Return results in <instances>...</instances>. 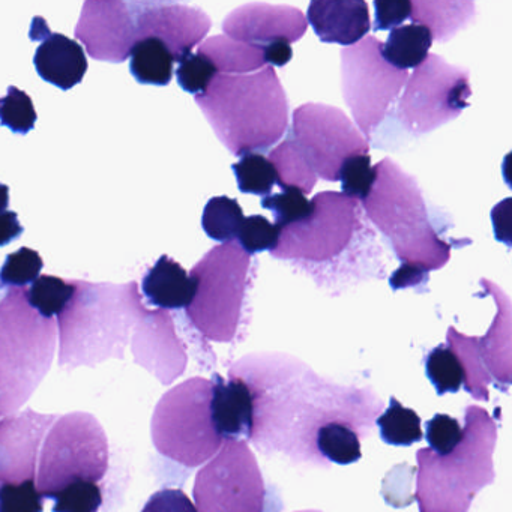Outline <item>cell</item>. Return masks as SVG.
Listing matches in <instances>:
<instances>
[{
    "instance_id": "603a6c76",
    "label": "cell",
    "mask_w": 512,
    "mask_h": 512,
    "mask_svg": "<svg viewBox=\"0 0 512 512\" xmlns=\"http://www.w3.org/2000/svg\"><path fill=\"white\" fill-rule=\"evenodd\" d=\"M197 283L172 257L161 256L146 271L142 280V293L146 302L157 310H182L196 295Z\"/></svg>"
},
{
    "instance_id": "bcb514c9",
    "label": "cell",
    "mask_w": 512,
    "mask_h": 512,
    "mask_svg": "<svg viewBox=\"0 0 512 512\" xmlns=\"http://www.w3.org/2000/svg\"><path fill=\"white\" fill-rule=\"evenodd\" d=\"M142 512H199L190 497L182 490L164 488L152 494Z\"/></svg>"
},
{
    "instance_id": "d6a6232c",
    "label": "cell",
    "mask_w": 512,
    "mask_h": 512,
    "mask_svg": "<svg viewBox=\"0 0 512 512\" xmlns=\"http://www.w3.org/2000/svg\"><path fill=\"white\" fill-rule=\"evenodd\" d=\"M76 292L74 280H62L55 275H40L26 289L28 304L46 319H55L70 304Z\"/></svg>"
},
{
    "instance_id": "8992f818",
    "label": "cell",
    "mask_w": 512,
    "mask_h": 512,
    "mask_svg": "<svg viewBox=\"0 0 512 512\" xmlns=\"http://www.w3.org/2000/svg\"><path fill=\"white\" fill-rule=\"evenodd\" d=\"M197 289L185 316L206 340L233 343L244 338L250 323L248 295L256 263L238 242L211 248L190 272Z\"/></svg>"
},
{
    "instance_id": "8d00e7d4",
    "label": "cell",
    "mask_w": 512,
    "mask_h": 512,
    "mask_svg": "<svg viewBox=\"0 0 512 512\" xmlns=\"http://www.w3.org/2000/svg\"><path fill=\"white\" fill-rule=\"evenodd\" d=\"M262 206L271 211L278 229L307 220L313 212V203L298 188H286L278 194L263 197Z\"/></svg>"
},
{
    "instance_id": "f6af8a7d",
    "label": "cell",
    "mask_w": 512,
    "mask_h": 512,
    "mask_svg": "<svg viewBox=\"0 0 512 512\" xmlns=\"http://www.w3.org/2000/svg\"><path fill=\"white\" fill-rule=\"evenodd\" d=\"M374 31H392L400 28L412 14V2L409 0H376L374 2Z\"/></svg>"
},
{
    "instance_id": "484cf974",
    "label": "cell",
    "mask_w": 512,
    "mask_h": 512,
    "mask_svg": "<svg viewBox=\"0 0 512 512\" xmlns=\"http://www.w3.org/2000/svg\"><path fill=\"white\" fill-rule=\"evenodd\" d=\"M433 37L421 25H403L392 29L388 40L382 46V56L397 70L407 71L424 64L430 55Z\"/></svg>"
},
{
    "instance_id": "277c9868",
    "label": "cell",
    "mask_w": 512,
    "mask_h": 512,
    "mask_svg": "<svg viewBox=\"0 0 512 512\" xmlns=\"http://www.w3.org/2000/svg\"><path fill=\"white\" fill-rule=\"evenodd\" d=\"M374 170L373 188L361 202L365 218L388 239L401 265L439 271L451 259L452 244L431 223L418 182L389 158Z\"/></svg>"
},
{
    "instance_id": "4316f807",
    "label": "cell",
    "mask_w": 512,
    "mask_h": 512,
    "mask_svg": "<svg viewBox=\"0 0 512 512\" xmlns=\"http://www.w3.org/2000/svg\"><path fill=\"white\" fill-rule=\"evenodd\" d=\"M130 71L140 85L167 86L173 79L175 56L164 41L145 38L131 50Z\"/></svg>"
},
{
    "instance_id": "f35d334b",
    "label": "cell",
    "mask_w": 512,
    "mask_h": 512,
    "mask_svg": "<svg viewBox=\"0 0 512 512\" xmlns=\"http://www.w3.org/2000/svg\"><path fill=\"white\" fill-rule=\"evenodd\" d=\"M53 512H98L103 505V490L97 482L76 481L52 497Z\"/></svg>"
},
{
    "instance_id": "9a60e30c",
    "label": "cell",
    "mask_w": 512,
    "mask_h": 512,
    "mask_svg": "<svg viewBox=\"0 0 512 512\" xmlns=\"http://www.w3.org/2000/svg\"><path fill=\"white\" fill-rule=\"evenodd\" d=\"M136 5L139 41L145 38L164 41L178 64L211 31V19L200 8L175 2H136Z\"/></svg>"
},
{
    "instance_id": "e575fe53",
    "label": "cell",
    "mask_w": 512,
    "mask_h": 512,
    "mask_svg": "<svg viewBox=\"0 0 512 512\" xmlns=\"http://www.w3.org/2000/svg\"><path fill=\"white\" fill-rule=\"evenodd\" d=\"M239 190L244 194L266 197L277 185V172L266 155L245 154L232 166Z\"/></svg>"
},
{
    "instance_id": "c3c4849f",
    "label": "cell",
    "mask_w": 512,
    "mask_h": 512,
    "mask_svg": "<svg viewBox=\"0 0 512 512\" xmlns=\"http://www.w3.org/2000/svg\"><path fill=\"white\" fill-rule=\"evenodd\" d=\"M427 281L428 272L409 265H401L389 278V284L394 290L413 289V287L424 286Z\"/></svg>"
},
{
    "instance_id": "836d02e7",
    "label": "cell",
    "mask_w": 512,
    "mask_h": 512,
    "mask_svg": "<svg viewBox=\"0 0 512 512\" xmlns=\"http://www.w3.org/2000/svg\"><path fill=\"white\" fill-rule=\"evenodd\" d=\"M425 374L439 395L455 394L464 382L460 359L446 344L434 347L425 356Z\"/></svg>"
},
{
    "instance_id": "cb8c5ba5",
    "label": "cell",
    "mask_w": 512,
    "mask_h": 512,
    "mask_svg": "<svg viewBox=\"0 0 512 512\" xmlns=\"http://www.w3.org/2000/svg\"><path fill=\"white\" fill-rule=\"evenodd\" d=\"M197 53L205 55L217 68L218 74L239 76V74L257 73L268 67L265 47L241 43L226 35H215L203 41Z\"/></svg>"
},
{
    "instance_id": "ab89813d",
    "label": "cell",
    "mask_w": 512,
    "mask_h": 512,
    "mask_svg": "<svg viewBox=\"0 0 512 512\" xmlns=\"http://www.w3.org/2000/svg\"><path fill=\"white\" fill-rule=\"evenodd\" d=\"M376 179V170L371 166V157L368 154L353 155L344 161L340 170L341 190L344 196L350 199H367Z\"/></svg>"
},
{
    "instance_id": "4dcf8cb0",
    "label": "cell",
    "mask_w": 512,
    "mask_h": 512,
    "mask_svg": "<svg viewBox=\"0 0 512 512\" xmlns=\"http://www.w3.org/2000/svg\"><path fill=\"white\" fill-rule=\"evenodd\" d=\"M380 439L392 446H410L421 442V418L415 410L404 407L397 398L391 397L388 409L376 421Z\"/></svg>"
},
{
    "instance_id": "d6986e66",
    "label": "cell",
    "mask_w": 512,
    "mask_h": 512,
    "mask_svg": "<svg viewBox=\"0 0 512 512\" xmlns=\"http://www.w3.org/2000/svg\"><path fill=\"white\" fill-rule=\"evenodd\" d=\"M29 37L40 43L34 64L44 82L62 91H70L82 82L89 65L85 50L77 41L50 31L43 17L32 20Z\"/></svg>"
},
{
    "instance_id": "f907efd6",
    "label": "cell",
    "mask_w": 512,
    "mask_h": 512,
    "mask_svg": "<svg viewBox=\"0 0 512 512\" xmlns=\"http://www.w3.org/2000/svg\"><path fill=\"white\" fill-rule=\"evenodd\" d=\"M292 56V47H290V44L283 43V41L265 47V58L268 67H284L292 61Z\"/></svg>"
},
{
    "instance_id": "5bb4252c",
    "label": "cell",
    "mask_w": 512,
    "mask_h": 512,
    "mask_svg": "<svg viewBox=\"0 0 512 512\" xmlns=\"http://www.w3.org/2000/svg\"><path fill=\"white\" fill-rule=\"evenodd\" d=\"M76 37L95 61H127L139 43L136 2L88 0L83 4Z\"/></svg>"
},
{
    "instance_id": "816d5d0a",
    "label": "cell",
    "mask_w": 512,
    "mask_h": 512,
    "mask_svg": "<svg viewBox=\"0 0 512 512\" xmlns=\"http://www.w3.org/2000/svg\"><path fill=\"white\" fill-rule=\"evenodd\" d=\"M8 205H10V187L0 184V214L8 211Z\"/></svg>"
},
{
    "instance_id": "83f0119b",
    "label": "cell",
    "mask_w": 512,
    "mask_h": 512,
    "mask_svg": "<svg viewBox=\"0 0 512 512\" xmlns=\"http://www.w3.org/2000/svg\"><path fill=\"white\" fill-rule=\"evenodd\" d=\"M268 158L277 172V185L281 190L298 188L305 196L313 191L317 176L290 137L272 148Z\"/></svg>"
},
{
    "instance_id": "5b68a950",
    "label": "cell",
    "mask_w": 512,
    "mask_h": 512,
    "mask_svg": "<svg viewBox=\"0 0 512 512\" xmlns=\"http://www.w3.org/2000/svg\"><path fill=\"white\" fill-rule=\"evenodd\" d=\"M463 439L448 455L430 448L416 452L415 499L421 512H469L476 494L493 484L497 425L484 407L464 412Z\"/></svg>"
},
{
    "instance_id": "ffe728a7",
    "label": "cell",
    "mask_w": 512,
    "mask_h": 512,
    "mask_svg": "<svg viewBox=\"0 0 512 512\" xmlns=\"http://www.w3.org/2000/svg\"><path fill=\"white\" fill-rule=\"evenodd\" d=\"M479 284L482 287L479 296L490 295L497 311L487 334L484 337H472L473 349L487 370L491 382L502 389V392H506L511 385V299L496 283L487 278H481Z\"/></svg>"
},
{
    "instance_id": "681fc988",
    "label": "cell",
    "mask_w": 512,
    "mask_h": 512,
    "mask_svg": "<svg viewBox=\"0 0 512 512\" xmlns=\"http://www.w3.org/2000/svg\"><path fill=\"white\" fill-rule=\"evenodd\" d=\"M25 229L19 221V215L14 211H5L0 214V247L10 245L19 239Z\"/></svg>"
},
{
    "instance_id": "f1b7e54d",
    "label": "cell",
    "mask_w": 512,
    "mask_h": 512,
    "mask_svg": "<svg viewBox=\"0 0 512 512\" xmlns=\"http://www.w3.org/2000/svg\"><path fill=\"white\" fill-rule=\"evenodd\" d=\"M314 445L323 461L341 466L356 463L362 457L358 431L346 422L335 421L323 425L316 433Z\"/></svg>"
},
{
    "instance_id": "6da1fadb",
    "label": "cell",
    "mask_w": 512,
    "mask_h": 512,
    "mask_svg": "<svg viewBox=\"0 0 512 512\" xmlns=\"http://www.w3.org/2000/svg\"><path fill=\"white\" fill-rule=\"evenodd\" d=\"M311 203L307 220L281 229L271 256L305 269L319 286L338 287L376 275L379 247L361 202L325 191Z\"/></svg>"
},
{
    "instance_id": "ba28073f",
    "label": "cell",
    "mask_w": 512,
    "mask_h": 512,
    "mask_svg": "<svg viewBox=\"0 0 512 512\" xmlns=\"http://www.w3.org/2000/svg\"><path fill=\"white\" fill-rule=\"evenodd\" d=\"M212 380L193 377L167 391L152 416L155 448L187 467L208 463L223 446L211 413Z\"/></svg>"
},
{
    "instance_id": "30bf717a",
    "label": "cell",
    "mask_w": 512,
    "mask_h": 512,
    "mask_svg": "<svg viewBox=\"0 0 512 512\" xmlns=\"http://www.w3.org/2000/svg\"><path fill=\"white\" fill-rule=\"evenodd\" d=\"M382 46L376 38L365 37L355 46L341 50L344 100L356 128L368 143L409 79L407 71L397 70L383 59Z\"/></svg>"
},
{
    "instance_id": "f5cc1de1",
    "label": "cell",
    "mask_w": 512,
    "mask_h": 512,
    "mask_svg": "<svg viewBox=\"0 0 512 512\" xmlns=\"http://www.w3.org/2000/svg\"><path fill=\"white\" fill-rule=\"evenodd\" d=\"M299 512H320V511H299Z\"/></svg>"
},
{
    "instance_id": "7c38bea8",
    "label": "cell",
    "mask_w": 512,
    "mask_h": 512,
    "mask_svg": "<svg viewBox=\"0 0 512 512\" xmlns=\"http://www.w3.org/2000/svg\"><path fill=\"white\" fill-rule=\"evenodd\" d=\"M199 512H266L268 490L245 440H224L194 482Z\"/></svg>"
},
{
    "instance_id": "4fadbf2b",
    "label": "cell",
    "mask_w": 512,
    "mask_h": 512,
    "mask_svg": "<svg viewBox=\"0 0 512 512\" xmlns=\"http://www.w3.org/2000/svg\"><path fill=\"white\" fill-rule=\"evenodd\" d=\"M295 142L317 178L340 181L344 161L353 155L368 154L370 143L340 109L328 104L308 103L293 112Z\"/></svg>"
},
{
    "instance_id": "74e56055",
    "label": "cell",
    "mask_w": 512,
    "mask_h": 512,
    "mask_svg": "<svg viewBox=\"0 0 512 512\" xmlns=\"http://www.w3.org/2000/svg\"><path fill=\"white\" fill-rule=\"evenodd\" d=\"M32 98L16 86H10L5 97L0 98V125L16 134H28L37 122Z\"/></svg>"
},
{
    "instance_id": "52a82bcc",
    "label": "cell",
    "mask_w": 512,
    "mask_h": 512,
    "mask_svg": "<svg viewBox=\"0 0 512 512\" xmlns=\"http://www.w3.org/2000/svg\"><path fill=\"white\" fill-rule=\"evenodd\" d=\"M56 322L38 314L26 289L0 295V418L16 413L49 373Z\"/></svg>"
},
{
    "instance_id": "e0dca14e",
    "label": "cell",
    "mask_w": 512,
    "mask_h": 512,
    "mask_svg": "<svg viewBox=\"0 0 512 512\" xmlns=\"http://www.w3.org/2000/svg\"><path fill=\"white\" fill-rule=\"evenodd\" d=\"M308 29L304 13L287 5L248 4L236 8L224 19L226 37L253 46L298 43Z\"/></svg>"
},
{
    "instance_id": "1f68e13d",
    "label": "cell",
    "mask_w": 512,
    "mask_h": 512,
    "mask_svg": "<svg viewBox=\"0 0 512 512\" xmlns=\"http://www.w3.org/2000/svg\"><path fill=\"white\" fill-rule=\"evenodd\" d=\"M245 217L238 200L227 196L212 197L203 211L202 227L206 235L220 244L236 242Z\"/></svg>"
},
{
    "instance_id": "7bdbcfd3",
    "label": "cell",
    "mask_w": 512,
    "mask_h": 512,
    "mask_svg": "<svg viewBox=\"0 0 512 512\" xmlns=\"http://www.w3.org/2000/svg\"><path fill=\"white\" fill-rule=\"evenodd\" d=\"M44 500L35 479L0 485V512H43Z\"/></svg>"
},
{
    "instance_id": "7402d4cb",
    "label": "cell",
    "mask_w": 512,
    "mask_h": 512,
    "mask_svg": "<svg viewBox=\"0 0 512 512\" xmlns=\"http://www.w3.org/2000/svg\"><path fill=\"white\" fill-rule=\"evenodd\" d=\"M212 379L211 413L215 430L223 440H247L253 436L254 397L241 377L229 373V380L215 373Z\"/></svg>"
},
{
    "instance_id": "44dd1931",
    "label": "cell",
    "mask_w": 512,
    "mask_h": 512,
    "mask_svg": "<svg viewBox=\"0 0 512 512\" xmlns=\"http://www.w3.org/2000/svg\"><path fill=\"white\" fill-rule=\"evenodd\" d=\"M305 19L322 43L343 47L355 46L371 29L364 0H313Z\"/></svg>"
},
{
    "instance_id": "2e32d148",
    "label": "cell",
    "mask_w": 512,
    "mask_h": 512,
    "mask_svg": "<svg viewBox=\"0 0 512 512\" xmlns=\"http://www.w3.org/2000/svg\"><path fill=\"white\" fill-rule=\"evenodd\" d=\"M56 419L26 409L0 421V485L35 479L41 443Z\"/></svg>"
},
{
    "instance_id": "d590c367",
    "label": "cell",
    "mask_w": 512,
    "mask_h": 512,
    "mask_svg": "<svg viewBox=\"0 0 512 512\" xmlns=\"http://www.w3.org/2000/svg\"><path fill=\"white\" fill-rule=\"evenodd\" d=\"M43 266V257L32 248L23 247L8 254L4 265L0 266V292L26 289L40 277Z\"/></svg>"
},
{
    "instance_id": "ac0fdd59",
    "label": "cell",
    "mask_w": 512,
    "mask_h": 512,
    "mask_svg": "<svg viewBox=\"0 0 512 512\" xmlns=\"http://www.w3.org/2000/svg\"><path fill=\"white\" fill-rule=\"evenodd\" d=\"M133 353L136 361L169 385L187 367V350L176 332L169 311L146 310L134 328Z\"/></svg>"
},
{
    "instance_id": "b9f144b4",
    "label": "cell",
    "mask_w": 512,
    "mask_h": 512,
    "mask_svg": "<svg viewBox=\"0 0 512 512\" xmlns=\"http://www.w3.org/2000/svg\"><path fill=\"white\" fill-rule=\"evenodd\" d=\"M217 68L202 53H190L179 62L176 79L188 94L200 95L209 88L217 76Z\"/></svg>"
},
{
    "instance_id": "ee69618b",
    "label": "cell",
    "mask_w": 512,
    "mask_h": 512,
    "mask_svg": "<svg viewBox=\"0 0 512 512\" xmlns=\"http://www.w3.org/2000/svg\"><path fill=\"white\" fill-rule=\"evenodd\" d=\"M463 427L455 418L445 413H437L427 422L425 440L431 451L437 455H448L457 448L463 439Z\"/></svg>"
},
{
    "instance_id": "7a4b0ae2",
    "label": "cell",
    "mask_w": 512,
    "mask_h": 512,
    "mask_svg": "<svg viewBox=\"0 0 512 512\" xmlns=\"http://www.w3.org/2000/svg\"><path fill=\"white\" fill-rule=\"evenodd\" d=\"M197 106L220 142L236 157L271 151L289 130V100L274 68L217 74Z\"/></svg>"
},
{
    "instance_id": "3957f363",
    "label": "cell",
    "mask_w": 512,
    "mask_h": 512,
    "mask_svg": "<svg viewBox=\"0 0 512 512\" xmlns=\"http://www.w3.org/2000/svg\"><path fill=\"white\" fill-rule=\"evenodd\" d=\"M74 284L76 292L58 316L59 365L94 367L109 358H124L131 332L148 310L137 283Z\"/></svg>"
},
{
    "instance_id": "d4e9b609",
    "label": "cell",
    "mask_w": 512,
    "mask_h": 512,
    "mask_svg": "<svg viewBox=\"0 0 512 512\" xmlns=\"http://www.w3.org/2000/svg\"><path fill=\"white\" fill-rule=\"evenodd\" d=\"M476 14L473 2H412L410 19L430 31L434 40L448 41L466 28Z\"/></svg>"
},
{
    "instance_id": "60d3db41",
    "label": "cell",
    "mask_w": 512,
    "mask_h": 512,
    "mask_svg": "<svg viewBox=\"0 0 512 512\" xmlns=\"http://www.w3.org/2000/svg\"><path fill=\"white\" fill-rule=\"evenodd\" d=\"M280 233L281 230L262 215H251L242 223L236 242L248 256L263 253V251L271 253L277 247Z\"/></svg>"
},
{
    "instance_id": "9c48e42d",
    "label": "cell",
    "mask_w": 512,
    "mask_h": 512,
    "mask_svg": "<svg viewBox=\"0 0 512 512\" xmlns=\"http://www.w3.org/2000/svg\"><path fill=\"white\" fill-rule=\"evenodd\" d=\"M109 470V440L91 413L56 419L44 437L35 484L44 499L76 481L100 482Z\"/></svg>"
},
{
    "instance_id": "8fae6325",
    "label": "cell",
    "mask_w": 512,
    "mask_h": 512,
    "mask_svg": "<svg viewBox=\"0 0 512 512\" xmlns=\"http://www.w3.org/2000/svg\"><path fill=\"white\" fill-rule=\"evenodd\" d=\"M470 97L469 71L428 55L407 79L395 116L407 133L424 136L457 119Z\"/></svg>"
},
{
    "instance_id": "f546056e",
    "label": "cell",
    "mask_w": 512,
    "mask_h": 512,
    "mask_svg": "<svg viewBox=\"0 0 512 512\" xmlns=\"http://www.w3.org/2000/svg\"><path fill=\"white\" fill-rule=\"evenodd\" d=\"M446 343H448L446 346L460 359L461 367L464 370V389L475 400L488 401V397H490L488 385H490L491 379L473 349L472 337L460 334L454 326H449L448 332H446Z\"/></svg>"
},
{
    "instance_id": "7dc6e473",
    "label": "cell",
    "mask_w": 512,
    "mask_h": 512,
    "mask_svg": "<svg viewBox=\"0 0 512 512\" xmlns=\"http://www.w3.org/2000/svg\"><path fill=\"white\" fill-rule=\"evenodd\" d=\"M512 200L505 199L497 203L491 211V221H493L494 235L499 242H503L506 247H511L512 241Z\"/></svg>"
}]
</instances>
